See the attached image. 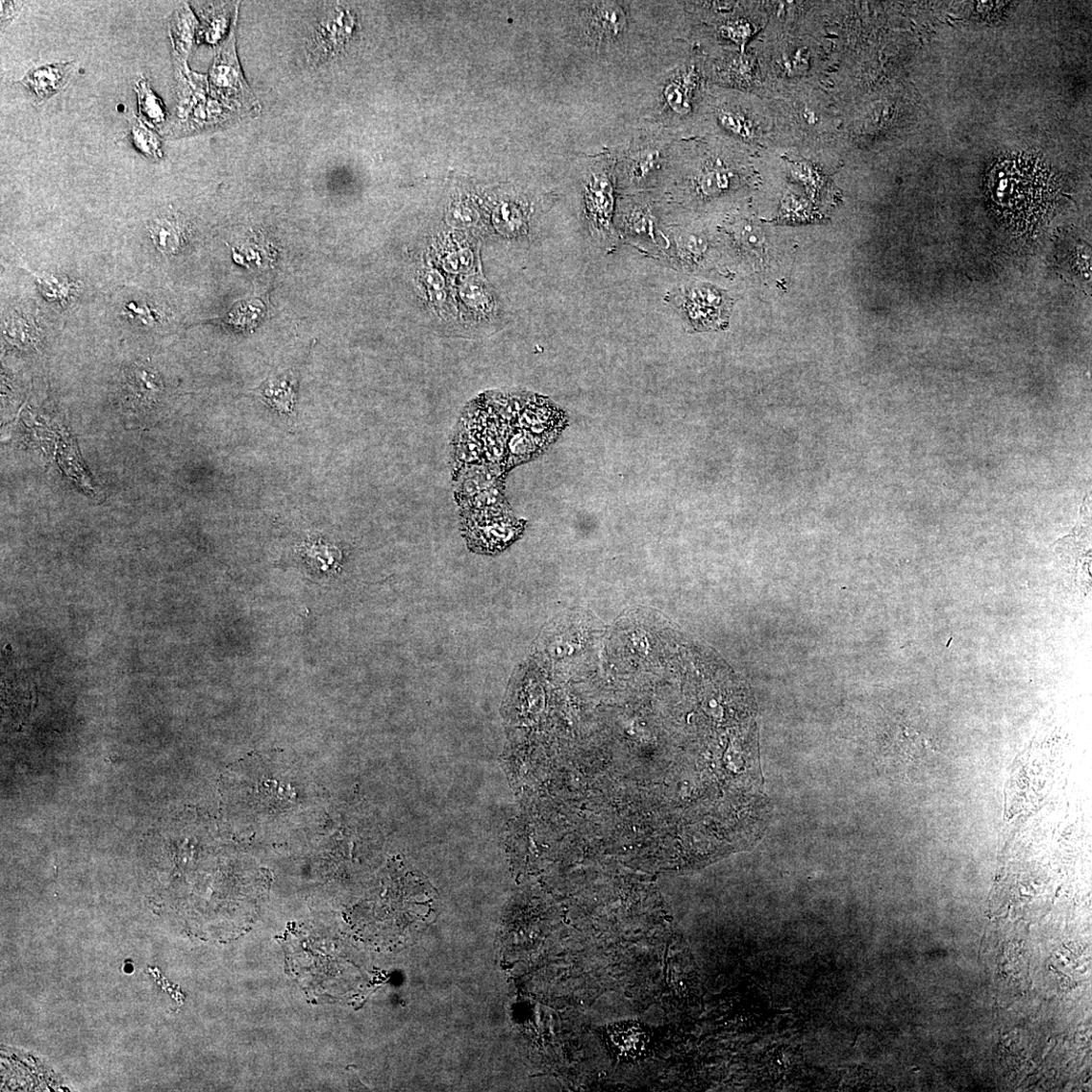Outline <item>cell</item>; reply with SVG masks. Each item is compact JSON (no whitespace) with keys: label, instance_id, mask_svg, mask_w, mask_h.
Instances as JSON below:
<instances>
[{"label":"cell","instance_id":"4fadbf2b","mask_svg":"<svg viewBox=\"0 0 1092 1092\" xmlns=\"http://www.w3.org/2000/svg\"><path fill=\"white\" fill-rule=\"evenodd\" d=\"M621 229L631 240L641 241L646 243L650 241L656 245H660L655 232L658 230V223L654 212L646 205L633 204L629 209L622 212Z\"/></svg>","mask_w":1092,"mask_h":1092},{"label":"cell","instance_id":"277c9868","mask_svg":"<svg viewBox=\"0 0 1092 1092\" xmlns=\"http://www.w3.org/2000/svg\"><path fill=\"white\" fill-rule=\"evenodd\" d=\"M615 175L608 167L590 173L583 186V206L590 236L600 248L616 246L615 237Z\"/></svg>","mask_w":1092,"mask_h":1092},{"label":"cell","instance_id":"6da1fadb","mask_svg":"<svg viewBox=\"0 0 1092 1092\" xmlns=\"http://www.w3.org/2000/svg\"><path fill=\"white\" fill-rule=\"evenodd\" d=\"M1050 187L1047 169L1032 160L1004 161L991 172L993 197L1008 213H1016L1013 217L1030 218L1045 211Z\"/></svg>","mask_w":1092,"mask_h":1092},{"label":"cell","instance_id":"7a4b0ae2","mask_svg":"<svg viewBox=\"0 0 1092 1092\" xmlns=\"http://www.w3.org/2000/svg\"><path fill=\"white\" fill-rule=\"evenodd\" d=\"M237 16L234 19L229 35L214 57L210 68L208 83L211 99L221 104L232 113L246 114L256 111L258 101L244 80V75L236 53V28Z\"/></svg>","mask_w":1092,"mask_h":1092},{"label":"cell","instance_id":"d4e9b609","mask_svg":"<svg viewBox=\"0 0 1092 1092\" xmlns=\"http://www.w3.org/2000/svg\"><path fill=\"white\" fill-rule=\"evenodd\" d=\"M22 3L2 2V28L8 26L12 18L21 11Z\"/></svg>","mask_w":1092,"mask_h":1092},{"label":"cell","instance_id":"ba28073f","mask_svg":"<svg viewBox=\"0 0 1092 1092\" xmlns=\"http://www.w3.org/2000/svg\"><path fill=\"white\" fill-rule=\"evenodd\" d=\"M664 166V151L654 145L640 146L624 163L620 184L627 188L647 187L656 182Z\"/></svg>","mask_w":1092,"mask_h":1092},{"label":"cell","instance_id":"603a6c76","mask_svg":"<svg viewBox=\"0 0 1092 1092\" xmlns=\"http://www.w3.org/2000/svg\"><path fill=\"white\" fill-rule=\"evenodd\" d=\"M473 263V257L470 251H462L448 258L445 261V268L451 271H466L470 269Z\"/></svg>","mask_w":1092,"mask_h":1092},{"label":"cell","instance_id":"5bb4252c","mask_svg":"<svg viewBox=\"0 0 1092 1092\" xmlns=\"http://www.w3.org/2000/svg\"><path fill=\"white\" fill-rule=\"evenodd\" d=\"M708 247V239L702 234L682 232L675 237L672 248L668 251L673 263L680 267H691L706 257Z\"/></svg>","mask_w":1092,"mask_h":1092},{"label":"cell","instance_id":"3957f363","mask_svg":"<svg viewBox=\"0 0 1092 1092\" xmlns=\"http://www.w3.org/2000/svg\"><path fill=\"white\" fill-rule=\"evenodd\" d=\"M666 301L675 307L696 331L717 330L727 326L732 302L724 290L704 283L673 288Z\"/></svg>","mask_w":1092,"mask_h":1092},{"label":"cell","instance_id":"5b68a950","mask_svg":"<svg viewBox=\"0 0 1092 1092\" xmlns=\"http://www.w3.org/2000/svg\"><path fill=\"white\" fill-rule=\"evenodd\" d=\"M460 515L467 544L479 554L503 552L522 535L525 528V521L515 518L511 509Z\"/></svg>","mask_w":1092,"mask_h":1092},{"label":"cell","instance_id":"8992f818","mask_svg":"<svg viewBox=\"0 0 1092 1092\" xmlns=\"http://www.w3.org/2000/svg\"><path fill=\"white\" fill-rule=\"evenodd\" d=\"M356 18L342 6L326 9L310 25L306 38V50L310 63H327L344 52L355 33Z\"/></svg>","mask_w":1092,"mask_h":1092},{"label":"cell","instance_id":"44dd1931","mask_svg":"<svg viewBox=\"0 0 1092 1092\" xmlns=\"http://www.w3.org/2000/svg\"><path fill=\"white\" fill-rule=\"evenodd\" d=\"M717 119L721 126L729 132L742 136V138H750L752 136V127L744 116L732 110L723 109L718 111Z\"/></svg>","mask_w":1092,"mask_h":1092},{"label":"cell","instance_id":"9a60e30c","mask_svg":"<svg viewBox=\"0 0 1092 1092\" xmlns=\"http://www.w3.org/2000/svg\"><path fill=\"white\" fill-rule=\"evenodd\" d=\"M135 91L142 122L149 128L160 129L168 118V112L161 97L156 94L144 76L136 82Z\"/></svg>","mask_w":1092,"mask_h":1092},{"label":"cell","instance_id":"d6986e66","mask_svg":"<svg viewBox=\"0 0 1092 1092\" xmlns=\"http://www.w3.org/2000/svg\"><path fill=\"white\" fill-rule=\"evenodd\" d=\"M151 238L161 251L173 253L182 242V227L177 221L168 218L155 220L150 225Z\"/></svg>","mask_w":1092,"mask_h":1092},{"label":"cell","instance_id":"ffe728a7","mask_svg":"<svg viewBox=\"0 0 1092 1092\" xmlns=\"http://www.w3.org/2000/svg\"><path fill=\"white\" fill-rule=\"evenodd\" d=\"M733 237L744 250L760 253L764 248V233L750 222H739L733 227Z\"/></svg>","mask_w":1092,"mask_h":1092},{"label":"cell","instance_id":"7402d4cb","mask_svg":"<svg viewBox=\"0 0 1092 1092\" xmlns=\"http://www.w3.org/2000/svg\"><path fill=\"white\" fill-rule=\"evenodd\" d=\"M38 283L41 284L44 295L48 298L63 299L66 298L70 291V285L66 283H62L55 279H46L37 277Z\"/></svg>","mask_w":1092,"mask_h":1092},{"label":"cell","instance_id":"30bf717a","mask_svg":"<svg viewBox=\"0 0 1092 1092\" xmlns=\"http://www.w3.org/2000/svg\"><path fill=\"white\" fill-rule=\"evenodd\" d=\"M607 1033L609 1047L616 1056L637 1060L648 1055L650 1036L647 1030L638 1023H616L608 1028Z\"/></svg>","mask_w":1092,"mask_h":1092},{"label":"cell","instance_id":"2e32d148","mask_svg":"<svg viewBox=\"0 0 1092 1092\" xmlns=\"http://www.w3.org/2000/svg\"><path fill=\"white\" fill-rule=\"evenodd\" d=\"M734 183V174L723 166H711L702 170L693 181V188L704 198H715L730 190Z\"/></svg>","mask_w":1092,"mask_h":1092},{"label":"cell","instance_id":"7c38bea8","mask_svg":"<svg viewBox=\"0 0 1092 1092\" xmlns=\"http://www.w3.org/2000/svg\"><path fill=\"white\" fill-rule=\"evenodd\" d=\"M173 57L186 62L190 53L194 35L199 28L196 16L186 4L175 11L168 23Z\"/></svg>","mask_w":1092,"mask_h":1092},{"label":"cell","instance_id":"cb8c5ba5","mask_svg":"<svg viewBox=\"0 0 1092 1092\" xmlns=\"http://www.w3.org/2000/svg\"><path fill=\"white\" fill-rule=\"evenodd\" d=\"M721 33L727 37L732 38V41L744 43L751 31L750 27L746 24L734 23L721 28Z\"/></svg>","mask_w":1092,"mask_h":1092},{"label":"cell","instance_id":"e0dca14e","mask_svg":"<svg viewBox=\"0 0 1092 1092\" xmlns=\"http://www.w3.org/2000/svg\"><path fill=\"white\" fill-rule=\"evenodd\" d=\"M130 140L135 149L140 152L145 159L152 161H159L163 158L161 141L158 134H155L142 121L136 119L132 120L130 126Z\"/></svg>","mask_w":1092,"mask_h":1092},{"label":"cell","instance_id":"52a82bcc","mask_svg":"<svg viewBox=\"0 0 1092 1092\" xmlns=\"http://www.w3.org/2000/svg\"><path fill=\"white\" fill-rule=\"evenodd\" d=\"M586 12L584 31L592 43L613 42L627 30V14L617 3H591Z\"/></svg>","mask_w":1092,"mask_h":1092},{"label":"cell","instance_id":"9c48e42d","mask_svg":"<svg viewBox=\"0 0 1092 1092\" xmlns=\"http://www.w3.org/2000/svg\"><path fill=\"white\" fill-rule=\"evenodd\" d=\"M73 62H58L33 68L21 82L37 103H43L60 93L68 84Z\"/></svg>","mask_w":1092,"mask_h":1092},{"label":"cell","instance_id":"ac0fdd59","mask_svg":"<svg viewBox=\"0 0 1092 1092\" xmlns=\"http://www.w3.org/2000/svg\"><path fill=\"white\" fill-rule=\"evenodd\" d=\"M223 5L212 6L201 13L203 21L201 36L211 45L217 44L222 40L231 24L230 6Z\"/></svg>","mask_w":1092,"mask_h":1092},{"label":"cell","instance_id":"8fae6325","mask_svg":"<svg viewBox=\"0 0 1092 1092\" xmlns=\"http://www.w3.org/2000/svg\"><path fill=\"white\" fill-rule=\"evenodd\" d=\"M698 76L694 68L682 69L675 73L662 90V101L672 112L684 115L692 108L693 93Z\"/></svg>","mask_w":1092,"mask_h":1092}]
</instances>
